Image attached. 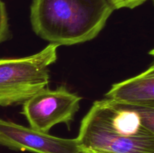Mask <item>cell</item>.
<instances>
[{
    "instance_id": "1",
    "label": "cell",
    "mask_w": 154,
    "mask_h": 153,
    "mask_svg": "<svg viewBox=\"0 0 154 153\" xmlns=\"http://www.w3.org/2000/svg\"><path fill=\"white\" fill-rule=\"evenodd\" d=\"M76 139L81 148L96 152L154 153V106L96 100Z\"/></svg>"
},
{
    "instance_id": "2",
    "label": "cell",
    "mask_w": 154,
    "mask_h": 153,
    "mask_svg": "<svg viewBox=\"0 0 154 153\" xmlns=\"http://www.w3.org/2000/svg\"><path fill=\"white\" fill-rule=\"evenodd\" d=\"M114 10L109 0H32L30 22L43 40L72 46L94 39Z\"/></svg>"
},
{
    "instance_id": "3",
    "label": "cell",
    "mask_w": 154,
    "mask_h": 153,
    "mask_svg": "<svg viewBox=\"0 0 154 153\" xmlns=\"http://www.w3.org/2000/svg\"><path fill=\"white\" fill-rule=\"evenodd\" d=\"M58 46L49 44L29 56L0 58V106L23 104L48 85L49 67L57 61Z\"/></svg>"
},
{
    "instance_id": "4",
    "label": "cell",
    "mask_w": 154,
    "mask_h": 153,
    "mask_svg": "<svg viewBox=\"0 0 154 153\" xmlns=\"http://www.w3.org/2000/svg\"><path fill=\"white\" fill-rule=\"evenodd\" d=\"M81 98L69 92L65 86L56 89L43 88L23 104L22 113L30 128L48 133L56 124L71 123L80 108Z\"/></svg>"
},
{
    "instance_id": "5",
    "label": "cell",
    "mask_w": 154,
    "mask_h": 153,
    "mask_svg": "<svg viewBox=\"0 0 154 153\" xmlns=\"http://www.w3.org/2000/svg\"><path fill=\"white\" fill-rule=\"evenodd\" d=\"M0 144L13 150L34 153H80L78 140L52 136L32 128L0 119Z\"/></svg>"
},
{
    "instance_id": "6",
    "label": "cell",
    "mask_w": 154,
    "mask_h": 153,
    "mask_svg": "<svg viewBox=\"0 0 154 153\" xmlns=\"http://www.w3.org/2000/svg\"><path fill=\"white\" fill-rule=\"evenodd\" d=\"M105 97L126 104L154 106V65L134 77L114 84Z\"/></svg>"
},
{
    "instance_id": "7",
    "label": "cell",
    "mask_w": 154,
    "mask_h": 153,
    "mask_svg": "<svg viewBox=\"0 0 154 153\" xmlns=\"http://www.w3.org/2000/svg\"><path fill=\"white\" fill-rule=\"evenodd\" d=\"M8 18L5 3L0 0V44L10 38Z\"/></svg>"
},
{
    "instance_id": "8",
    "label": "cell",
    "mask_w": 154,
    "mask_h": 153,
    "mask_svg": "<svg viewBox=\"0 0 154 153\" xmlns=\"http://www.w3.org/2000/svg\"><path fill=\"white\" fill-rule=\"evenodd\" d=\"M148 0H109L114 10L122 8L134 9Z\"/></svg>"
},
{
    "instance_id": "9",
    "label": "cell",
    "mask_w": 154,
    "mask_h": 153,
    "mask_svg": "<svg viewBox=\"0 0 154 153\" xmlns=\"http://www.w3.org/2000/svg\"><path fill=\"white\" fill-rule=\"evenodd\" d=\"M80 153H93V152H90V151H89V150L84 149V148H83V149L81 150V152H80Z\"/></svg>"
},
{
    "instance_id": "10",
    "label": "cell",
    "mask_w": 154,
    "mask_h": 153,
    "mask_svg": "<svg viewBox=\"0 0 154 153\" xmlns=\"http://www.w3.org/2000/svg\"><path fill=\"white\" fill-rule=\"evenodd\" d=\"M91 152V151H90ZM93 153H105V152H92Z\"/></svg>"
}]
</instances>
